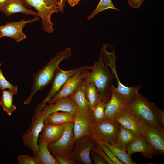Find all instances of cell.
Masks as SVG:
<instances>
[{"label":"cell","mask_w":164,"mask_h":164,"mask_svg":"<svg viewBox=\"0 0 164 164\" xmlns=\"http://www.w3.org/2000/svg\"><path fill=\"white\" fill-rule=\"evenodd\" d=\"M107 43L102 47L99 60L93 66L91 73L100 98L107 103L111 95L112 80L118 76L116 69L117 57L114 50L109 51Z\"/></svg>","instance_id":"obj_1"},{"label":"cell","mask_w":164,"mask_h":164,"mask_svg":"<svg viewBox=\"0 0 164 164\" xmlns=\"http://www.w3.org/2000/svg\"><path fill=\"white\" fill-rule=\"evenodd\" d=\"M72 55L70 48L58 52L54 57L44 66L43 68L34 74L33 85L31 93L24 104L30 103L36 92L43 89L52 82L59 64L64 59L69 58Z\"/></svg>","instance_id":"obj_2"},{"label":"cell","mask_w":164,"mask_h":164,"mask_svg":"<svg viewBox=\"0 0 164 164\" xmlns=\"http://www.w3.org/2000/svg\"><path fill=\"white\" fill-rule=\"evenodd\" d=\"M158 106L139 94L132 103L127 105V110L138 121L145 123L157 128L163 127L156 115Z\"/></svg>","instance_id":"obj_3"},{"label":"cell","mask_w":164,"mask_h":164,"mask_svg":"<svg viewBox=\"0 0 164 164\" xmlns=\"http://www.w3.org/2000/svg\"><path fill=\"white\" fill-rule=\"evenodd\" d=\"M23 4L34 7L42 19L43 29L45 32L53 33L54 30L51 20L53 13L60 12L58 0H22Z\"/></svg>","instance_id":"obj_4"},{"label":"cell","mask_w":164,"mask_h":164,"mask_svg":"<svg viewBox=\"0 0 164 164\" xmlns=\"http://www.w3.org/2000/svg\"><path fill=\"white\" fill-rule=\"evenodd\" d=\"M46 117L42 110L34 113L30 126L22 136L24 145L32 151L34 156L38 153V138Z\"/></svg>","instance_id":"obj_5"},{"label":"cell","mask_w":164,"mask_h":164,"mask_svg":"<svg viewBox=\"0 0 164 164\" xmlns=\"http://www.w3.org/2000/svg\"><path fill=\"white\" fill-rule=\"evenodd\" d=\"M119 124L114 120L105 118L100 123H93L91 138L98 141L110 144L115 141Z\"/></svg>","instance_id":"obj_6"},{"label":"cell","mask_w":164,"mask_h":164,"mask_svg":"<svg viewBox=\"0 0 164 164\" xmlns=\"http://www.w3.org/2000/svg\"><path fill=\"white\" fill-rule=\"evenodd\" d=\"M93 66H84L68 71H64L58 68L53 80L51 88L46 97L35 108L34 113L41 110L52 97L56 94L71 76L79 71L86 69L91 70Z\"/></svg>","instance_id":"obj_7"},{"label":"cell","mask_w":164,"mask_h":164,"mask_svg":"<svg viewBox=\"0 0 164 164\" xmlns=\"http://www.w3.org/2000/svg\"><path fill=\"white\" fill-rule=\"evenodd\" d=\"M138 122L140 124L142 135L152 148L154 155H163V127L157 128L145 123Z\"/></svg>","instance_id":"obj_8"},{"label":"cell","mask_w":164,"mask_h":164,"mask_svg":"<svg viewBox=\"0 0 164 164\" xmlns=\"http://www.w3.org/2000/svg\"><path fill=\"white\" fill-rule=\"evenodd\" d=\"M73 127V123L67 124L62 136L56 142L48 144V149L54 155L70 157L76 141Z\"/></svg>","instance_id":"obj_9"},{"label":"cell","mask_w":164,"mask_h":164,"mask_svg":"<svg viewBox=\"0 0 164 164\" xmlns=\"http://www.w3.org/2000/svg\"><path fill=\"white\" fill-rule=\"evenodd\" d=\"M94 141L89 136L83 137L75 141L70 157L76 162L84 164H92L90 152L94 145Z\"/></svg>","instance_id":"obj_10"},{"label":"cell","mask_w":164,"mask_h":164,"mask_svg":"<svg viewBox=\"0 0 164 164\" xmlns=\"http://www.w3.org/2000/svg\"><path fill=\"white\" fill-rule=\"evenodd\" d=\"M91 112H83L77 108L74 113L73 132L75 140L86 136L91 137L93 123Z\"/></svg>","instance_id":"obj_11"},{"label":"cell","mask_w":164,"mask_h":164,"mask_svg":"<svg viewBox=\"0 0 164 164\" xmlns=\"http://www.w3.org/2000/svg\"><path fill=\"white\" fill-rule=\"evenodd\" d=\"M89 70L86 69L80 71L71 76L47 103L49 104H52L58 99L71 96L77 90L82 80L90 73Z\"/></svg>","instance_id":"obj_12"},{"label":"cell","mask_w":164,"mask_h":164,"mask_svg":"<svg viewBox=\"0 0 164 164\" xmlns=\"http://www.w3.org/2000/svg\"><path fill=\"white\" fill-rule=\"evenodd\" d=\"M39 20V18L35 17L34 19L28 20L23 19L18 22H7L4 25L0 26V37H6L12 38L18 42L22 41L26 37L22 31L26 24Z\"/></svg>","instance_id":"obj_13"},{"label":"cell","mask_w":164,"mask_h":164,"mask_svg":"<svg viewBox=\"0 0 164 164\" xmlns=\"http://www.w3.org/2000/svg\"><path fill=\"white\" fill-rule=\"evenodd\" d=\"M127 105L118 95L113 85L111 97L105 109V118L114 120L115 117L127 108Z\"/></svg>","instance_id":"obj_14"},{"label":"cell","mask_w":164,"mask_h":164,"mask_svg":"<svg viewBox=\"0 0 164 164\" xmlns=\"http://www.w3.org/2000/svg\"><path fill=\"white\" fill-rule=\"evenodd\" d=\"M77 108L74 102L68 97L58 99L53 104L45 105L41 110L47 117L52 113L58 111L74 114Z\"/></svg>","instance_id":"obj_15"},{"label":"cell","mask_w":164,"mask_h":164,"mask_svg":"<svg viewBox=\"0 0 164 164\" xmlns=\"http://www.w3.org/2000/svg\"><path fill=\"white\" fill-rule=\"evenodd\" d=\"M128 155L135 152L142 153L146 157L151 159L154 155L153 151L142 135H139L130 142L126 147Z\"/></svg>","instance_id":"obj_16"},{"label":"cell","mask_w":164,"mask_h":164,"mask_svg":"<svg viewBox=\"0 0 164 164\" xmlns=\"http://www.w3.org/2000/svg\"><path fill=\"white\" fill-rule=\"evenodd\" d=\"M67 124L52 125L44 121V126L39 137L43 139L48 144L54 142L63 135Z\"/></svg>","instance_id":"obj_17"},{"label":"cell","mask_w":164,"mask_h":164,"mask_svg":"<svg viewBox=\"0 0 164 164\" xmlns=\"http://www.w3.org/2000/svg\"><path fill=\"white\" fill-rule=\"evenodd\" d=\"M117 87H114L116 92L121 98L128 105L132 103L137 97L139 94L138 91L141 86L137 85L132 87H127L122 84L120 81L118 76L116 77Z\"/></svg>","instance_id":"obj_18"},{"label":"cell","mask_w":164,"mask_h":164,"mask_svg":"<svg viewBox=\"0 0 164 164\" xmlns=\"http://www.w3.org/2000/svg\"><path fill=\"white\" fill-rule=\"evenodd\" d=\"M86 77L80 83L76 91L70 97L74 102L79 110L83 112H88L92 111L85 95Z\"/></svg>","instance_id":"obj_19"},{"label":"cell","mask_w":164,"mask_h":164,"mask_svg":"<svg viewBox=\"0 0 164 164\" xmlns=\"http://www.w3.org/2000/svg\"><path fill=\"white\" fill-rule=\"evenodd\" d=\"M114 120L125 128L138 134L142 135L140 123L127 108L116 116Z\"/></svg>","instance_id":"obj_20"},{"label":"cell","mask_w":164,"mask_h":164,"mask_svg":"<svg viewBox=\"0 0 164 164\" xmlns=\"http://www.w3.org/2000/svg\"><path fill=\"white\" fill-rule=\"evenodd\" d=\"M22 0H9L1 10L7 16L17 13H22L27 15H33L39 16L37 12L26 8Z\"/></svg>","instance_id":"obj_21"},{"label":"cell","mask_w":164,"mask_h":164,"mask_svg":"<svg viewBox=\"0 0 164 164\" xmlns=\"http://www.w3.org/2000/svg\"><path fill=\"white\" fill-rule=\"evenodd\" d=\"M48 144L43 139L39 138L38 152L37 155L34 156L38 164H59L54 157L50 154L48 148Z\"/></svg>","instance_id":"obj_22"},{"label":"cell","mask_w":164,"mask_h":164,"mask_svg":"<svg viewBox=\"0 0 164 164\" xmlns=\"http://www.w3.org/2000/svg\"><path fill=\"white\" fill-rule=\"evenodd\" d=\"M85 92L86 97L92 111L98 102L100 97L93 80L91 71L85 78Z\"/></svg>","instance_id":"obj_23"},{"label":"cell","mask_w":164,"mask_h":164,"mask_svg":"<svg viewBox=\"0 0 164 164\" xmlns=\"http://www.w3.org/2000/svg\"><path fill=\"white\" fill-rule=\"evenodd\" d=\"M74 114L69 112L56 111L48 115L44 122L52 125H60L73 123Z\"/></svg>","instance_id":"obj_24"},{"label":"cell","mask_w":164,"mask_h":164,"mask_svg":"<svg viewBox=\"0 0 164 164\" xmlns=\"http://www.w3.org/2000/svg\"><path fill=\"white\" fill-rule=\"evenodd\" d=\"M139 135H141L138 134L119 124L114 143L126 149L127 145Z\"/></svg>","instance_id":"obj_25"},{"label":"cell","mask_w":164,"mask_h":164,"mask_svg":"<svg viewBox=\"0 0 164 164\" xmlns=\"http://www.w3.org/2000/svg\"><path fill=\"white\" fill-rule=\"evenodd\" d=\"M101 142L107 146L117 159L124 164H136L132 160L130 156L128 153L126 149L123 148L115 143L110 144L104 142Z\"/></svg>","instance_id":"obj_26"},{"label":"cell","mask_w":164,"mask_h":164,"mask_svg":"<svg viewBox=\"0 0 164 164\" xmlns=\"http://www.w3.org/2000/svg\"><path fill=\"white\" fill-rule=\"evenodd\" d=\"M2 94L0 100V105L9 116H10L14 111L16 109V107L13 104V97L15 93L9 90H2Z\"/></svg>","instance_id":"obj_27"},{"label":"cell","mask_w":164,"mask_h":164,"mask_svg":"<svg viewBox=\"0 0 164 164\" xmlns=\"http://www.w3.org/2000/svg\"><path fill=\"white\" fill-rule=\"evenodd\" d=\"M107 103L100 98L98 103L92 110L91 116L94 123H100L105 118V109Z\"/></svg>","instance_id":"obj_28"},{"label":"cell","mask_w":164,"mask_h":164,"mask_svg":"<svg viewBox=\"0 0 164 164\" xmlns=\"http://www.w3.org/2000/svg\"><path fill=\"white\" fill-rule=\"evenodd\" d=\"M108 9H111L119 11V10L114 5L112 0H100L99 2L95 9L87 17L90 20L96 15L101 12Z\"/></svg>","instance_id":"obj_29"},{"label":"cell","mask_w":164,"mask_h":164,"mask_svg":"<svg viewBox=\"0 0 164 164\" xmlns=\"http://www.w3.org/2000/svg\"><path fill=\"white\" fill-rule=\"evenodd\" d=\"M2 63V62L0 63V89L2 90L8 89L16 94H17L18 85H13L5 79L1 68Z\"/></svg>","instance_id":"obj_30"},{"label":"cell","mask_w":164,"mask_h":164,"mask_svg":"<svg viewBox=\"0 0 164 164\" xmlns=\"http://www.w3.org/2000/svg\"><path fill=\"white\" fill-rule=\"evenodd\" d=\"M94 142H95L99 144L101 148L114 164H124L117 159L111 151L103 143L99 141H95Z\"/></svg>","instance_id":"obj_31"},{"label":"cell","mask_w":164,"mask_h":164,"mask_svg":"<svg viewBox=\"0 0 164 164\" xmlns=\"http://www.w3.org/2000/svg\"><path fill=\"white\" fill-rule=\"evenodd\" d=\"M18 160L20 164H38L34 156L20 155L18 157Z\"/></svg>","instance_id":"obj_32"},{"label":"cell","mask_w":164,"mask_h":164,"mask_svg":"<svg viewBox=\"0 0 164 164\" xmlns=\"http://www.w3.org/2000/svg\"><path fill=\"white\" fill-rule=\"evenodd\" d=\"M96 143V145L95 146L94 145L92 148L91 150L102 157L105 160L107 164H114L112 161L101 148L99 144L97 143Z\"/></svg>","instance_id":"obj_33"},{"label":"cell","mask_w":164,"mask_h":164,"mask_svg":"<svg viewBox=\"0 0 164 164\" xmlns=\"http://www.w3.org/2000/svg\"><path fill=\"white\" fill-rule=\"evenodd\" d=\"M54 157L59 164H74L76 162L70 157L54 155Z\"/></svg>","instance_id":"obj_34"},{"label":"cell","mask_w":164,"mask_h":164,"mask_svg":"<svg viewBox=\"0 0 164 164\" xmlns=\"http://www.w3.org/2000/svg\"><path fill=\"white\" fill-rule=\"evenodd\" d=\"M91 157L94 163L95 164H107L105 160L98 154L92 151Z\"/></svg>","instance_id":"obj_35"},{"label":"cell","mask_w":164,"mask_h":164,"mask_svg":"<svg viewBox=\"0 0 164 164\" xmlns=\"http://www.w3.org/2000/svg\"><path fill=\"white\" fill-rule=\"evenodd\" d=\"M156 116L160 123L164 125V111L163 109L158 107L156 111Z\"/></svg>","instance_id":"obj_36"},{"label":"cell","mask_w":164,"mask_h":164,"mask_svg":"<svg viewBox=\"0 0 164 164\" xmlns=\"http://www.w3.org/2000/svg\"><path fill=\"white\" fill-rule=\"evenodd\" d=\"M128 5L131 7L138 9L144 0H127Z\"/></svg>","instance_id":"obj_37"},{"label":"cell","mask_w":164,"mask_h":164,"mask_svg":"<svg viewBox=\"0 0 164 164\" xmlns=\"http://www.w3.org/2000/svg\"><path fill=\"white\" fill-rule=\"evenodd\" d=\"M67 0H58L59 4L60 12H63V8L65 6Z\"/></svg>","instance_id":"obj_38"},{"label":"cell","mask_w":164,"mask_h":164,"mask_svg":"<svg viewBox=\"0 0 164 164\" xmlns=\"http://www.w3.org/2000/svg\"><path fill=\"white\" fill-rule=\"evenodd\" d=\"M81 0H68V2L69 5L73 7L77 5Z\"/></svg>","instance_id":"obj_39"},{"label":"cell","mask_w":164,"mask_h":164,"mask_svg":"<svg viewBox=\"0 0 164 164\" xmlns=\"http://www.w3.org/2000/svg\"><path fill=\"white\" fill-rule=\"evenodd\" d=\"M9 0H0V10L1 11L4 5Z\"/></svg>","instance_id":"obj_40"}]
</instances>
